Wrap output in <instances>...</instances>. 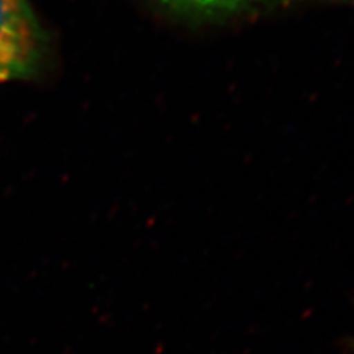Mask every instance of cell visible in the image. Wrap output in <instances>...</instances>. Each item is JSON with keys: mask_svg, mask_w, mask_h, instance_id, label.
<instances>
[{"mask_svg": "<svg viewBox=\"0 0 354 354\" xmlns=\"http://www.w3.org/2000/svg\"><path fill=\"white\" fill-rule=\"evenodd\" d=\"M46 53L48 36L31 0H0V86L36 77Z\"/></svg>", "mask_w": 354, "mask_h": 354, "instance_id": "cell-1", "label": "cell"}, {"mask_svg": "<svg viewBox=\"0 0 354 354\" xmlns=\"http://www.w3.org/2000/svg\"><path fill=\"white\" fill-rule=\"evenodd\" d=\"M160 2L164 6L177 10V12L213 15L218 12H229V10H235L251 3L269 2V0H160Z\"/></svg>", "mask_w": 354, "mask_h": 354, "instance_id": "cell-2", "label": "cell"}]
</instances>
